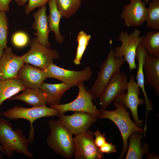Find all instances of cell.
<instances>
[{"label":"cell","instance_id":"277c9868","mask_svg":"<svg viewBox=\"0 0 159 159\" xmlns=\"http://www.w3.org/2000/svg\"><path fill=\"white\" fill-rule=\"evenodd\" d=\"M2 115L11 120L19 119H24L29 121L31 125V129L28 138L30 143L34 140L35 130L33 125L37 119L45 117L58 116L59 113L55 109L44 105L37 107L26 108L16 106L9 109L1 113Z\"/></svg>","mask_w":159,"mask_h":159},{"label":"cell","instance_id":"ffe728a7","mask_svg":"<svg viewBox=\"0 0 159 159\" xmlns=\"http://www.w3.org/2000/svg\"><path fill=\"white\" fill-rule=\"evenodd\" d=\"M145 137L144 134L140 132H135L130 136L129 146L125 159H141L149 150L147 143H142V139Z\"/></svg>","mask_w":159,"mask_h":159},{"label":"cell","instance_id":"7c38bea8","mask_svg":"<svg viewBox=\"0 0 159 159\" xmlns=\"http://www.w3.org/2000/svg\"><path fill=\"white\" fill-rule=\"evenodd\" d=\"M140 90L134 77L132 76L127 82V92L119 96L115 100L122 103L126 108L130 110L135 122L140 127L142 126V121L139 119L138 108L139 105L145 102L144 99L139 98Z\"/></svg>","mask_w":159,"mask_h":159},{"label":"cell","instance_id":"d6986e66","mask_svg":"<svg viewBox=\"0 0 159 159\" xmlns=\"http://www.w3.org/2000/svg\"><path fill=\"white\" fill-rule=\"evenodd\" d=\"M147 53L145 49L141 44L138 45L136 50L135 54V59L138 62L136 78L137 82L142 90L144 97L146 106L145 124L147 123L148 113L153 108L151 102L148 97L145 88V77L143 66Z\"/></svg>","mask_w":159,"mask_h":159},{"label":"cell","instance_id":"8992f818","mask_svg":"<svg viewBox=\"0 0 159 159\" xmlns=\"http://www.w3.org/2000/svg\"><path fill=\"white\" fill-rule=\"evenodd\" d=\"M30 50L21 56L24 63L44 70L53 60L59 57L57 51L51 49L39 43L36 37L33 38L29 42Z\"/></svg>","mask_w":159,"mask_h":159},{"label":"cell","instance_id":"74e56055","mask_svg":"<svg viewBox=\"0 0 159 159\" xmlns=\"http://www.w3.org/2000/svg\"><path fill=\"white\" fill-rule=\"evenodd\" d=\"M143 0L144 1L145 3L146 4L148 3L151 1V0Z\"/></svg>","mask_w":159,"mask_h":159},{"label":"cell","instance_id":"4dcf8cb0","mask_svg":"<svg viewBox=\"0 0 159 159\" xmlns=\"http://www.w3.org/2000/svg\"><path fill=\"white\" fill-rule=\"evenodd\" d=\"M95 136V143L99 148L107 142V138L105 137V133L102 134L99 130H97L93 133Z\"/></svg>","mask_w":159,"mask_h":159},{"label":"cell","instance_id":"484cf974","mask_svg":"<svg viewBox=\"0 0 159 159\" xmlns=\"http://www.w3.org/2000/svg\"><path fill=\"white\" fill-rule=\"evenodd\" d=\"M145 21L148 28L159 30V0L149 2Z\"/></svg>","mask_w":159,"mask_h":159},{"label":"cell","instance_id":"52a82bcc","mask_svg":"<svg viewBox=\"0 0 159 159\" xmlns=\"http://www.w3.org/2000/svg\"><path fill=\"white\" fill-rule=\"evenodd\" d=\"M77 86L79 88V93L74 100L69 103L50 105V107L56 110L59 115L69 111L81 112L90 114L100 118V111L94 105L92 102L93 98L90 92L86 90L84 82L79 83Z\"/></svg>","mask_w":159,"mask_h":159},{"label":"cell","instance_id":"30bf717a","mask_svg":"<svg viewBox=\"0 0 159 159\" xmlns=\"http://www.w3.org/2000/svg\"><path fill=\"white\" fill-rule=\"evenodd\" d=\"M73 155L76 159H102L103 153L95 144L92 132L89 130L75 135Z\"/></svg>","mask_w":159,"mask_h":159},{"label":"cell","instance_id":"6da1fadb","mask_svg":"<svg viewBox=\"0 0 159 159\" xmlns=\"http://www.w3.org/2000/svg\"><path fill=\"white\" fill-rule=\"evenodd\" d=\"M12 128L13 125L8 120L0 117V143L4 155L11 158L16 152L33 158L34 155L29 150V140L24 136L22 130Z\"/></svg>","mask_w":159,"mask_h":159},{"label":"cell","instance_id":"e0dca14e","mask_svg":"<svg viewBox=\"0 0 159 159\" xmlns=\"http://www.w3.org/2000/svg\"><path fill=\"white\" fill-rule=\"evenodd\" d=\"M34 21L32 28L36 31V37L40 43L50 48L51 44L48 39L50 32L46 13V5L39 8L36 12L32 14Z\"/></svg>","mask_w":159,"mask_h":159},{"label":"cell","instance_id":"5b68a950","mask_svg":"<svg viewBox=\"0 0 159 159\" xmlns=\"http://www.w3.org/2000/svg\"><path fill=\"white\" fill-rule=\"evenodd\" d=\"M125 61L123 57H115L114 51L111 47L106 59L100 66L97 78L89 91L94 99L99 98L113 75L120 71Z\"/></svg>","mask_w":159,"mask_h":159},{"label":"cell","instance_id":"d4e9b609","mask_svg":"<svg viewBox=\"0 0 159 159\" xmlns=\"http://www.w3.org/2000/svg\"><path fill=\"white\" fill-rule=\"evenodd\" d=\"M141 44L147 53L159 57V32L158 31L148 32L143 36Z\"/></svg>","mask_w":159,"mask_h":159},{"label":"cell","instance_id":"4fadbf2b","mask_svg":"<svg viewBox=\"0 0 159 159\" xmlns=\"http://www.w3.org/2000/svg\"><path fill=\"white\" fill-rule=\"evenodd\" d=\"M59 120L72 134L75 135L85 132L98 118L90 114L75 112L72 115H59Z\"/></svg>","mask_w":159,"mask_h":159},{"label":"cell","instance_id":"d590c367","mask_svg":"<svg viewBox=\"0 0 159 159\" xmlns=\"http://www.w3.org/2000/svg\"><path fill=\"white\" fill-rule=\"evenodd\" d=\"M1 153L4 154L3 148L2 146L0 144V158L3 159V157Z\"/></svg>","mask_w":159,"mask_h":159},{"label":"cell","instance_id":"9c48e42d","mask_svg":"<svg viewBox=\"0 0 159 159\" xmlns=\"http://www.w3.org/2000/svg\"><path fill=\"white\" fill-rule=\"evenodd\" d=\"M44 71L48 78L56 79L72 87L89 80L93 74L89 66L86 67L82 70L76 71L64 69L53 63L50 64Z\"/></svg>","mask_w":159,"mask_h":159},{"label":"cell","instance_id":"f35d334b","mask_svg":"<svg viewBox=\"0 0 159 159\" xmlns=\"http://www.w3.org/2000/svg\"><path fill=\"white\" fill-rule=\"evenodd\" d=\"M2 115L1 113L0 112V116Z\"/></svg>","mask_w":159,"mask_h":159},{"label":"cell","instance_id":"f1b7e54d","mask_svg":"<svg viewBox=\"0 0 159 159\" xmlns=\"http://www.w3.org/2000/svg\"><path fill=\"white\" fill-rule=\"evenodd\" d=\"M11 39L13 44L15 47L19 48L26 46L30 41L28 34L22 31L14 32L12 35Z\"/></svg>","mask_w":159,"mask_h":159},{"label":"cell","instance_id":"3957f363","mask_svg":"<svg viewBox=\"0 0 159 159\" xmlns=\"http://www.w3.org/2000/svg\"><path fill=\"white\" fill-rule=\"evenodd\" d=\"M50 132L47 143L49 148L62 157L71 158L74 153V138L72 134L59 119L48 122Z\"/></svg>","mask_w":159,"mask_h":159},{"label":"cell","instance_id":"5bb4252c","mask_svg":"<svg viewBox=\"0 0 159 159\" xmlns=\"http://www.w3.org/2000/svg\"><path fill=\"white\" fill-rule=\"evenodd\" d=\"M130 3L124 6L120 17L124 20V24L127 27H137L145 21L147 8L142 0H130Z\"/></svg>","mask_w":159,"mask_h":159},{"label":"cell","instance_id":"e575fe53","mask_svg":"<svg viewBox=\"0 0 159 159\" xmlns=\"http://www.w3.org/2000/svg\"><path fill=\"white\" fill-rule=\"evenodd\" d=\"M146 154L147 159H158L159 156L154 154L147 152Z\"/></svg>","mask_w":159,"mask_h":159},{"label":"cell","instance_id":"d6a6232c","mask_svg":"<svg viewBox=\"0 0 159 159\" xmlns=\"http://www.w3.org/2000/svg\"><path fill=\"white\" fill-rule=\"evenodd\" d=\"M13 0H0V11L8 12L9 10V5Z\"/></svg>","mask_w":159,"mask_h":159},{"label":"cell","instance_id":"1f68e13d","mask_svg":"<svg viewBox=\"0 0 159 159\" xmlns=\"http://www.w3.org/2000/svg\"><path fill=\"white\" fill-rule=\"evenodd\" d=\"M100 151L103 153L110 154L117 151L116 146L111 143L107 142L99 148Z\"/></svg>","mask_w":159,"mask_h":159},{"label":"cell","instance_id":"4316f807","mask_svg":"<svg viewBox=\"0 0 159 159\" xmlns=\"http://www.w3.org/2000/svg\"><path fill=\"white\" fill-rule=\"evenodd\" d=\"M57 7L62 17L69 18L73 15L81 6L80 0H55Z\"/></svg>","mask_w":159,"mask_h":159},{"label":"cell","instance_id":"ab89813d","mask_svg":"<svg viewBox=\"0 0 159 159\" xmlns=\"http://www.w3.org/2000/svg\"><path fill=\"white\" fill-rule=\"evenodd\" d=\"M83 0H80V1H83Z\"/></svg>","mask_w":159,"mask_h":159},{"label":"cell","instance_id":"603a6c76","mask_svg":"<svg viewBox=\"0 0 159 159\" xmlns=\"http://www.w3.org/2000/svg\"><path fill=\"white\" fill-rule=\"evenodd\" d=\"M26 88L22 81L19 78L0 80V107L4 101Z\"/></svg>","mask_w":159,"mask_h":159},{"label":"cell","instance_id":"60d3db41","mask_svg":"<svg viewBox=\"0 0 159 159\" xmlns=\"http://www.w3.org/2000/svg\"></svg>","mask_w":159,"mask_h":159},{"label":"cell","instance_id":"cb8c5ba5","mask_svg":"<svg viewBox=\"0 0 159 159\" xmlns=\"http://www.w3.org/2000/svg\"><path fill=\"white\" fill-rule=\"evenodd\" d=\"M48 3L49 13L48 20L50 30L54 33L56 41L58 43H62L64 41V37L60 33L59 25L62 16L57 8L55 0H50Z\"/></svg>","mask_w":159,"mask_h":159},{"label":"cell","instance_id":"7402d4cb","mask_svg":"<svg viewBox=\"0 0 159 159\" xmlns=\"http://www.w3.org/2000/svg\"><path fill=\"white\" fill-rule=\"evenodd\" d=\"M22 92L20 94L10 98L9 100H19L33 107L47 104L45 94L40 88L26 87Z\"/></svg>","mask_w":159,"mask_h":159},{"label":"cell","instance_id":"ba28073f","mask_svg":"<svg viewBox=\"0 0 159 159\" xmlns=\"http://www.w3.org/2000/svg\"><path fill=\"white\" fill-rule=\"evenodd\" d=\"M141 33L137 29H135L130 35L127 32H121L118 39L121 45L115 47L114 50L115 57H123L128 64L130 71L137 67L135 61L136 50L141 44L143 36H140Z\"/></svg>","mask_w":159,"mask_h":159},{"label":"cell","instance_id":"8d00e7d4","mask_svg":"<svg viewBox=\"0 0 159 159\" xmlns=\"http://www.w3.org/2000/svg\"><path fill=\"white\" fill-rule=\"evenodd\" d=\"M4 49L0 47V59H1L3 55Z\"/></svg>","mask_w":159,"mask_h":159},{"label":"cell","instance_id":"7a4b0ae2","mask_svg":"<svg viewBox=\"0 0 159 159\" xmlns=\"http://www.w3.org/2000/svg\"><path fill=\"white\" fill-rule=\"evenodd\" d=\"M113 105L116 109L113 111H108L105 108H100V118L110 120L118 128L122 136L123 142L122 150L119 158L122 159L127 153L128 148V140L130 135L136 131L140 132L144 135V130L132 120L128 112L122 103L115 101Z\"/></svg>","mask_w":159,"mask_h":159},{"label":"cell","instance_id":"44dd1931","mask_svg":"<svg viewBox=\"0 0 159 159\" xmlns=\"http://www.w3.org/2000/svg\"><path fill=\"white\" fill-rule=\"evenodd\" d=\"M71 87L62 82L58 84L43 82L39 88L45 94L47 104L50 106L60 104L65 92Z\"/></svg>","mask_w":159,"mask_h":159},{"label":"cell","instance_id":"9a60e30c","mask_svg":"<svg viewBox=\"0 0 159 159\" xmlns=\"http://www.w3.org/2000/svg\"><path fill=\"white\" fill-rule=\"evenodd\" d=\"M24 64L21 56L14 54L11 48L7 47L0 59V80L18 78V72Z\"/></svg>","mask_w":159,"mask_h":159},{"label":"cell","instance_id":"836d02e7","mask_svg":"<svg viewBox=\"0 0 159 159\" xmlns=\"http://www.w3.org/2000/svg\"><path fill=\"white\" fill-rule=\"evenodd\" d=\"M29 0H14L15 2L19 6H24Z\"/></svg>","mask_w":159,"mask_h":159},{"label":"cell","instance_id":"ac0fdd59","mask_svg":"<svg viewBox=\"0 0 159 159\" xmlns=\"http://www.w3.org/2000/svg\"><path fill=\"white\" fill-rule=\"evenodd\" d=\"M143 68L145 77V84L153 87L158 96L159 95V57L147 53Z\"/></svg>","mask_w":159,"mask_h":159},{"label":"cell","instance_id":"83f0119b","mask_svg":"<svg viewBox=\"0 0 159 159\" xmlns=\"http://www.w3.org/2000/svg\"><path fill=\"white\" fill-rule=\"evenodd\" d=\"M9 33L8 19L6 12L0 11V47L5 49L7 47Z\"/></svg>","mask_w":159,"mask_h":159},{"label":"cell","instance_id":"f546056e","mask_svg":"<svg viewBox=\"0 0 159 159\" xmlns=\"http://www.w3.org/2000/svg\"><path fill=\"white\" fill-rule=\"evenodd\" d=\"M50 0H29L24 8V13L28 15L37 8H40L48 3Z\"/></svg>","mask_w":159,"mask_h":159},{"label":"cell","instance_id":"2e32d148","mask_svg":"<svg viewBox=\"0 0 159 159\" xmlns=\"http://www.w3.org/2000/svg\"><path fill=\"white\" fill-rule=\"evenodd\" d=\"M17 77L26 88H39L48 78L44 70L27 63H24L21 68Z\"/></svg>","mask_w":159,"mask_h":159},{"label":"cell","instance_id":"8fae6325","mask_svg":"<svg viewBox=\"0 0 159 159\" xmlns=\"http://www.w3.org/2000/svg\"><path fill=\"white\" fill-rule=\"evenodd\" d=\"M128 77L120 71L113 75L98 98L101 108H106L119 96L126 92Z\"/></svg>","mask_w":159,"mask_h":159}]
</instances>
